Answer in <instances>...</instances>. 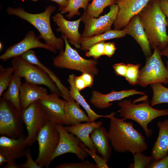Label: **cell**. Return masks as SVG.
<instances>
[{
    "instance_id": "277c9868",
    "label": "cell",
    "mask_w": 168,
    "mask_h": 168,
    "mask_svg": "<svg viewBox=\"0 0 168 168\" xmlns=\"http://www.w3.org/2000/svg\"><path fill=\"white\" fill-rule=\"evenodd\" d=\"M120 108L119 116L124 120L130 119L138 123L142 128L147 138L153 134L152 129L148 128V124L160 116L168 115V109L157 110L152 107L148 100L135 104L131 100H120L118 104Z\"/></svg>"
},
{
    "instance_id": "f546056e",
    "label": "cell",
    "mask_w": 168,
    "mask_h": 168,
    "mask_svg": "<svg viewBox=\"0 0 168 168\" xmlns=\"http://www.w3.org/2000/svg\"><path fill=\"white\" fill-rule=\"evenodd\" d=\"M91 0H68L67 6L60 11L62 14L68 12L66 17L70 19L75 15L79 16L81 14L79 11L82 8L86 11L89 2Z\"/></svg>"
},
{
    "instance_id": "44dd1931",
    "label": "cell",
    "mask_w": 168,
    "mask_h": 168,
    "mask_svg": "<svg viewBox=\"0 0 168 168\" xmlns=\"http://www.w3.org/2000/svg\"><path fill=\"white\" fill-rule=\"evenodd\" d=\"M48 94L46 88L25 82L22 84L20 89L22 110L26 109L34 102L45 97Z\"/></svg>"
},
{
    "instance_id": "ffe728a7",
    "label": "cell",
    "mask_w": 168,
    "mask_h": 168,
    "mask_svg": "<svg viewBox=\"0 0 168 168\" xmlns=\"http://www.w3.org/2000/svg\"><path fill=\"white\" fill-rule=\"evenodd\" d=\"M103 123L102 121H91L68 126L64 128L68 132L75 135L89 149L96 151V148L91 140L90 135L95 128L101 126Z\"/></svg>"
},
{
    "instance_id": "8992f818",
    "label": "cell",
    "mask_w": 168,
    "mask_h": 168,
    "mask_svg": "<svg viewBox=\"0 0 168 168\" xmlns=\"http://www.w3.org/2000/svg\"><path fill=\"white\" fill-rule=\"evenodd\" d=\"M65 43V49L60 51L59 54L53 59V65L59 68H66L86 72L95 76L99 70L96 59H86L80 55L70 45L68 40L62 35Z\"/></svg>"
},
{
    "instance_id": "4dcf8cb0",
    "label": "cell",
    "mask_w": 168,
    "mask_h": 168,
    "mask_svg": "<svg viewBox=\"0 0 168 168\" xmlns=\"http://www.w3.org/2000/svg\"><path fill=\"white\" fill-rule=\"evenodd\" d=\"M116 3L115 0H93L85 12L90 16L97 18L105 8Z\"/></svg>"
},
{
    "instance_id": "5bb4252c",
    "label": "cell",
    "mask_w": 168,
    "mask_h": 168,
    "mask_svg": "<svg viewBox=\"0 0 168 168\" xmlns=\"http://www.w3.org/2000/svg\"><path fill=\"white\" fill-rule=\"evenodd\" d=\"M51 93L38 100L47 119L55 124H65V106L67 101Z\"/></svg>"
},
{
    "instance_id": "4fadbf2b",
    "label": "cell",
    "mask_w": 168,
    "mask_h": 168,
    "mask_svg": "<svg viewBox=\"0 0 168 168\" xmlns=\"http://www.w3.org/2000/svg\"><path fill=\"white\" fill-rule=\"evenodd\" d=\"M33 31H29L25 37L21 41L8 48L4 53L0 56V59L4 62L11 58L21 56L25 53L35 48H42L56 53V50L43 43L40 40Z\"/></svg>"
},
{
    "instance_id": "db71d44e",
    "label": "cell",
    "mask_w": 168,
    "mask_h": 168,
    "mask_svg": "<svg viewBox=\"0 0 168 168\" xmlns=\"http://www.w3.org/2000/svg\"><path fill=\"white\" fill-rule=\"evenodd\" d=\"M167 0L168 1V0Z\"/></svg>"
},
{
    "instance_id": "5b68a950",
    "label": "cell",
    "mask_w": 168,
    "mask_h": 168,
    "mask_svg": "<svg viewBox=\"0 0 168 168\" xmlns=\"http://www.w3.org/2000/svg\"><path fill=\"white\" fill-rule=\"evenodd\" d=\"M11 64L14 69V73L24 78L26 82L36 85H45L51 93L56 94L59 96H62L56 84L40 67L28 62L21 56L13 58Z\"/></svg>"
},
{
    "instance_id": "e575fe53",
    "label": "cell",
    "mask_w": 168,
    "mask_h": 168,
    "mask_svg": "<svg viewBox=\"0 0 168 168\" xmlns=\"http://www.w3.org/2000/svg\"><path fill=\"white\" fill-rule=\"evenodd\" d=\"M105 41H102L92 46L86 51V56L87 57H92L97 59L100 56L104 55Z\"/></svg>"
},
{
    "instance_id": "1f68e13d",
    "label": "cell",
    "mask_w": 168,
    "mask_h": 168,
    "mask_svg": "<svg viewBox=\"0 0 168 168\" xmlns=\"http://www.w3.org/2000/svg\"><path fill=\"white\" fill-rule=\"evenodd\" d=\"M14 72L13 68L10 67L5 68L0 65V96L4 91L8 87Z\"/></svg>"
},
{
    "instance_id": "7dc6e473",
    "label": "cell",
    "mask_w": 168,
    "mask_h": 168,
    "mask_svg": "<svg viewBox=\"0 0 168 168\" xmlns=\"http://www.w3.org/2000/svg\"><path fill=\"white\" fill-rule=\"evenodd\" d=\"M160 53L161 56H164L166 57L168 61V41L165 46L160 49Z\"/></svg>"
},
{
    "instance_id": "7bdbcfd3",
    "label": "cell",
    "mask_w": 168,
    "mask_h": 168,
    "mask_svg": "<svg viewBox=\"0 0 168 168\" xmlns=\"http://www.w3.org/2000/svg\"><path fill=\"white\" fill-rule=\"evenodd\" d=\"M74 81L76 87L80 91L86 87V86L81 76L74 77Z\"/></svg>"
},
{
    "instance_id": "6da1fadb",
    "label": "cell",
    "mask_w": 168,
    "mask_h": 168,
    "mask_svg": "<svg viewBox=\"0 0 168 168\" xmlns=\"http://www.w3.org/2000/svg\"><path fill=\"white\" fill-rule=\"evenodd\" d=\"M116 113H111L108 118L110 119L109 138L114 150L119 153L129 152L133 154L147 150L148 146L142 134L133 127L132 122L116 117Z\"/></svg>"
},
{
    "instance_id": "d6986e66",
    "label": "cell",
    "mask_w": 168,
    "mask_h": 168,
    "mask_svg": "<svg viewBox=\"0 0 168 168\" xmlns=\"http://www.w3.org/2000/svg\"><path fill=\"white\" fill-rule=\"evenodd\" d=\"M123 30L126 35H129L135 40L146 57L152 55L149 43L138 14L132 18Z\"/></svg>"
},
{
    "instance_id": "b9f144b4",
    "label": "cell",
    "mask_w": 168,
    "mask_h": 168,
    "mask_svg": "<svg viewBox=\"0 0 168 168\" xmlns=\"http://www.w3.org/2000/svg\"><path fill=\"white\" fill-rule=\"evenodd\" d=\"M81 76L84 81L87 87H91L93 85L94 76L86 72L82 73Z\"/></svg>"
},
{
    "instance_id": "7c38bea8",
    "label": "cell",
    "mask_w": 168,
    "mask_h": 168,
    "mask_svg": "<svg viewBox=\"0 0 168 168\" xmlns=\"http://www.w3.org/2000/svg\"><path fill=\"white\" fill-rule=\"evenodd\" d=\"M59 134V141L57 147L54 153L52 161L64 154L71 153L75 154L82 161L88 157V154L79 146L81 141L72 134L69 133L63 125L56 124Z\"/></svg>"
},
{
    "instance_id": "60d3db41",
    "label": "cell",
    "mask_w": 168,
    "mask_h": 168,
    "mask_svg": "<svg viewBox=\"0 0 168 168\" xmlns=\"http://www.w3.org/2000/svg\"><path fill=\"white\" fill-rule=\"evenodd\" d=\"M116 49L114 42L105 43L104 48V55L110 57L113 56Z\"/></svg>"
},
{
    "instance_id": "c3c4849f",
    "label": "cell",
    "mask_w": 168,
    "mask_h": 168,
    "mask_svg": "<svg viewBox=\"0 0 168 168\" xmlns=\"http://www.w3.org/2000/svg\"><path fill=\"white\" fill-rule=\"evenodd\" d=\"M7 161L6 157L3 155L0 154V166H2L4 163L7 162Z\"/></svg>"
},
{
    "instance_id": "f907efd6",
    "label": "cell",
    "mask_w": 168,
    "mask_h": 168,
    "mask_svg": "<svg viewBox=\"0 0 168 168\" xmlns=\"http://www.w3.org/2000/svg\"><path fill=\"white\" fill-rule=\"evenodd\" d=\"M166 67L168 69V61H167L166 62ZM168 84V82H167V84Z\"/></svg>"
},
{
    "instance_id": "f35d334b",
    "label": "cell",
    "mask_w": 168,
    "mask_h": 168,
    "mask_svg": "<svg viewBox=\"0 0 168 168\" xmlns=\"http://www.w3.org/2000/svg\"><path fill=\"white\" fill-rule=\"evenodd\" d=\"M147 168H168V153L161 160L149 164Z\"/></svg>"
},
{
    "instance_id": "ee69618b",
    "label": "cell",
    "mask_w": 168,
    "mask_h": 168,
    "mask_svg": "<svg viewBox=\"0 0 168 168\" xmlns=\"http://www.w3.org/2000/svg\"><path fill=\"white\" fill-rule=\"evenodd\" d=\"M160 2L161 11L166 17L167 26H168V1L167 0H160Z\"/></svg>"
},
{
    "instance_id": "ab89813d",
    "label": "cell",
    "mask_w": 168,
    "mask_h": 168,
    "mask_svg": "<svg viewBox=\"0 0 168 168\" xmlns=\"http://www.w3.org/2000/svg\"><path fill=\"white\" fill-rule=\"evenodd\" d=\"M116 74L122 77H125L127 71V64L121 63H115L113 65Z\"/></svg>"
},
{
    "instance_id": "e0dca14e",
    "label": "cell",
    "mask_w": 168,
    "mask_h": 168,
    "mask_svg": "<svg viewBox=\"0 0 168 168\" xmlns=\"http://www.w3.org/2000/svg\"><path fill=\"white\" fill-rule=\"evenodd\" d=\"M52 18L58 26L57 31L61 32L62 35L69 40L68 42L76 48L80 49L81 36L78 29L81 18L76 21H69L59 13H56Z\"/></svg>"
},
{
    "instance_id": "484cf974",
    "label": "cell",
    "mask_w": 168,
    "mask_h": 168,
    "mask_svg": "<svg viewBox=\"0 0 168 168\" xmlns=\"http://www.w3.org/2000/svg\"><path fill=\"white\" fill-rule=\"evenodd\" d=\"M126 34L122 30H110L102 34L81 39V49L87 51L94 44L106 40L124 37Z\"/></svg>"
},
{
    "instance_id": "52a82bcc",
    "label": "cell",
    "mask_w": 168,
    "mask_h": 168,
    "mask_svg": "<svg viewBox=\"0 0 168 168\" xmlns=\"http://www.w3.org/2000/svg\"><path fill=\"white\" fill-rule=\"evenodd\" d=\"M59 138L56 124L48 120L40 131L37 138L39 153L35 161L41 168L49 167L58 144Z\"/></svg>"
},
{
    "instance_id": "f6af8a7d",
    "label": "cell",
    "mask_w": 168,
    "mask_h": 168,
    "mask_svg": "<svg viewBox=\"0 0 168 168\" xmlns=\"http://www.w3.org/2000/svg\"><path fill=\"white\" fill-rule=\"evenodd\" d=\"M4 168H20V165L16 162V159L9 160L7 164L3 166Z\"/></svg>"
},
{
    "instance_id": "7402d4cb",
    "label": "cell",
    "mask_w": 168,
    "mask_h": 168,
    "mask_svg": "<svg viewBox=\"0 0 168 168\" xmlns=\"http://www.w3.org/2000/svg\"><path fill=\"white\" fill-rule=\"evenodd\" d=\"M157 126L158 135L151 152L154 161L161 160L168 153V119L159 121Z\"/></svg>"
},
{
    "instance_id": "8d00e7d4",
    "label": "cell",
    "mask_w": 168,
    "mask_h": 168,
    "mask_svg": "<svg viewBox=\"0 0 168 168\" xmlns=\"http://www.w3.org/2000/svg\"><path fill=\"white\" fill-rule=\"evenodd\" d=\"M55 168H98L96 164L88 161L81 162L64 163L56 166Z\"/></svg>"
},
{
    "instance_id": "83f0119b",
    "label": "cell",
    "mask_w": 168,
    "mask_h": 168,
    "mask_svg": "<svg viewBox=\"0 0 168 168\" xmlns=\"http://www.w3.org/2000/svg\"><path fill=\"white\" fill-rule=\"evenodd\" d=\"M73 74L70 75L68 79V82L70 85L69 93L72 98L81 105L87 113L91 121L95 122L98 118L100 117H108V115H102L98 114L93 111L90 105L87 103L83 96L81 95L75 86Z\"/></svg>"
},
{
    "instance_id": "ac0fdd59",
    "label": "cell",
    "mask_w": 168,
    "mask_h": 168,
    "mask_svg": "<svg viewBox=\"0 0 168 168\" xmlns=\"http://www.w3.org/2000/svg\"><path fill=\"white\" fill-rule=\"evenodd\" d=\"M26 137V136L24 134L16 138L1 135L0 154L4 155L8 161L11 159H16L25 156L27 146L25 143Z\"/></svg>"
},
{
    "instance_id": "d590c367",
    "label": "cell",
    "mask_w": 168,
    "mask_h": 168,
    "mask_svg": "<svg viewBox=\"0 0 168 168\" xmlns=\"http://www.w3.org/2000/svg\"><path fill=\"white\" fill-rule=\"evenodd\" d=\"M79 146L92 157L95 162L98 168H109L106 161L102 156L97 154L96 153V151L91 150L86 147L81 141L80 142Z\"/></svg>"
},
{
    "instance_id": "d6a6232c",
    "label": "cell",
    "mask_w": 168,
    "mask_h": 168,
    "mask_svg": "<svg viewBox=\"0 0 168 168\" xmlns=\"http://www.w3.org/2000/svg\"><path fill=\"white\" fill-rule=\"evenodd\" d=\"M134 163L130 164L129 168H145L150 163L155 161L153 156H147L142 152L133 154Z\"/></svg>"
},
{
    "instance_id": "8fae6325",
    "label": "cell",
    "mask_w": 168,
    "mask_h": 168,
    "mask_svg": "<svg viewBox=\"0 0 168 168\" xmlns=\"http://www.w3.org/2000/svg\"><path fill=\"white\" fill-rule=\"evenodd\" d=\"M119 10L117 4H114L110 6V10L108 13L98 18L90 16L85 11L80 18L84 25L81 37L88 38L99 35L111 30Z\"/></svg>"
},
{
    "instance_id": "4316f807",
    "label": "cell",
    "mask_w": 168,
    "mask_h": 168,
    "mask_svg": "<svg viewBox=\"0 0 168 168\" xmlns=\"http://www.w3.org/2000/svg\"><path fill=\"white\" fill-rule=\"evenodd\" d=\"M22 77L13 73L7 91L2 97L11 103L20 112L22 109L20 100V89Z\"/></svg>"
},
{
    "instance_id": "9a60e30c",
    "label": "cell",
    "mask_w": 168,
    "mask_h": 168,
    "mask_svg": "<svg viewBox=\"0 0 168 168\" xmlns=\"http://www.w3.org/2000/svg\"><path fill=\"white\" fill-rule=\"evenodd\" d=\"M151 0H119L116 4L119 10L114 21V30L124 28L135 16L138 14Z\"/></svg>"
},
{
    "instance_id": "7a4b0ae2",
    "label": "cell",
    "mask_w": 168,
    "mask_h": 168,
    "mask_svg": "<svg viewBox=\"0 0 168 168\" xmlns=\"http://www.w3.org/2000/svg\"><path fill=\"white\" fill-rule=\"evenodd\" d=\"M151 49H163L168 41L166 17L160 0H151L138 14Z\"/></svg>"
},
{
    "instance_id": "bcb514c9",
    "label": "cell",
    "mask_w": 168,
    "mask_h": 168,
    "mask_svg": "<svg viewBox=\"0 0 168 168\" xmlns=\"http://www.w3.org/2000/svg\"><path fill=\"white\" fill-rule=\"evenodd\" d=\"M54 2L59 5V10L60 11L64 9L67 5L68 0H49Z\"/></svg>"
},
{
    "instance_id": "74e56055",
    "label": "cell",
    "mask_w": 168,
    "mask_h": 168,
    "mask_svg": "<svg viewBox=\"0 0 168 168\" xmlns=\"http://www.w3.org/2000/svg\"><path fill=\"white\" fill-rule=\"evenodd\" d=\"M25 156L26 157V161L24 163L20 164V168H41L33 160L29 148L26 149Z\"/></svg>"
},
{
    "instance_id": "30bf717a",
    "label": "cell",
    "mask_w": 168,
    "mask_h": 168,
    "mask_svg": "<svg viewBox=\"0 0 168 168\" xmlns=\"http://www.w3.org/2000/svg\"><path fill=\"white\" fill-rule=\"evenodd\" d=\"M21 114L28 133L25 143L30 146L37 140L40 131L48 120L38 101L22 110Z\"/></svg>"
},
{
    "instance_id": "9c48e42d",
    "label": "cell",
    "mask_w": 168,
    "mask_h": 168,
    "mask_svg": "<svg viewBox=\"0 0 168 168\" xmlns=\"http://www.w3.org/2000/svg\"><path fill=\"white\" fill-rule=\"evenodd\" d=\"M24 122L21 113L9 101L0 99V134L12 138L23 135Z\"/></svg>"
},
{
    "instance_id": "ba28073f",
    "label": "cell",
    "mask_w": 168,
    "mask_h": 168,
    "mask_svg": "<svg viewBox=\"0 0 168 168\" xmlns=\"http://www.w3.org/2000/svg\"><path fill=\"white\" fill-rule=\"evenodd\" d=\"M153 49L152 55L146 57L145 65L140 69L138 84L143 87L155 83L167 84L168 69L162 60L160 49L157 47Z\"/></svg>"
},
{
    "instance_id": "cb8c5ba5",
    "label": "cell",
    "mask_w": 168,
    "mask_h": 168,
    "mask_svg": "<svg viewBox=\"0 0 168 168\" xmlns=\"http://www.w3.org/2000/svg\"><path fill=\"white\" fill-rule=\"evenodd\" d=\"M26 60L33 64L37 65L43 69L56 84L61 91L62 96L67 101L73 100L71 97L69 91L61 82L58 78L49 68L43 64L36 55L34 51L30 50L21 55Z\"/></svg>"
},
{
    "instance_id": "836d02e7",
    "label": "cell",
    "mask_w": 168,
    "mask_h": 168,
    "mask_svg": "<svg viewBox=\"0 0 168 168\" xmlns=\"http://www.w3.org/2000/svg\"><path fill=\"white\" fill-rule=\"evenodd\" d=\"M141 66L140 63L127 64V71L125 77L129 84L133 86L138 84Z\"/></svg>"
},
{
    "instance_id": "d4e9b609",
    "label": "cell",
    "mask_w": 168,
    "mask_h": 168,
    "mask_svg": "<svg viewBox=\"0 0 168 168\" xmlns=\"http://www.w3.org/2000/svg\"><path fill=\"white\" fill-rule=\"evenodd\" d=\"M80 107V105L74 100L67 101L64 108L65 125L71 126L82 122H91L88 116Z\"/></svg>"
},
{
    "instance_id": "f1b7e54d",
    "label": "cell",
    "mask_w": 168,
    "mask_h": 168,
    "mask_svg": "<svg viewBox=\"0 0 168 168\" xmlns=\"http://www.w3.org/2000/svg\"><path fill=\"white\" fill-rule=\"evenodd\" d=\"M153 91V96L150 102L152 106L162 103H168V88L161 83L150 85Z\"/></svg>"
},
{
    "instance_id": "2e32d148",
    "label": "cell",
    "mask_w": 168,
    "mask_h": 168,
    "mask_svg": "<svg viewBox=\"0 0 168 168\" xmlns=\"http://www.w3.org/2000/svg\"><path fill=\"white\" fill-rule=\"evenodd\" d=\"M145 91H138L136 89L116 91L112 90L109 93L103 94L97 90L93 91L90 100V103L96 107L104 109L110 107L114 101L121 100L135 95H145Z\"/></svg>"
},
{
    "instance_id": "f5cc1de1",
    "label": "cell",
    "mask_w": 168,
    "mask_h": 168,
    "mask_svg": "<svg viewBox=\"0 0 168 168\" xmlns=\"http://www.w3.org/2000/svg\"><path fill=\"white\" fill-rule=\"evenodd\" d=\"M115 0L117 2V1H118L119 0Z\"/></svg>"
},
{
    "instance_id": "3957f363",
    "label": "cell",
    "mask_w": 168,
    "mask_h": 168,
    "mask_svg": "<svg viewBox=\"0 0 168 168\" xmlns=\"http://www.w3.org/2000/svg\"><path fill=\"white\" fill-rule=\"evenodd\" d=\"M55 6L49 5L43 12L33 14L26 12L22 7L13 8L9 7L7 12L10 15H14L26 21L33 26L39 31L40 38L43 39L45 44L56 50L63 49L65 43L62 38H57L52 30L50 23V17L55 11Z\"/></svg>"
},
{
    "instance_id": "681fc988",
    "label": "cell",
    "mask_w": 168,
    "mask_h": 168,
    "mask_svg": "<svg viewBox=\"0 0 168 168\" xmlns=\"http://www.w3.org/2000/svg\"><path fill=\"white\" fill-rule=\"evenodd\" d=\"M2 44L1 42L0 43V49L1 51V50H2Z\"/></svg>"
},
{
    "instance_id": "816d5d0a",
    "label": "cell",
    "mask_w": 168,
    "mask_h": 168,
    "mask_svg": "<svg viewBox=\"0 0 168 168\" xmlns=\"http://www.w3.org/2000/svg\"><path fill=\"white\" fill-rule=\"evenodd\" d=\"M32 1H35V2H36V1H38V0H31Z\"/></svg>"
},
{
    "instance_id": "603a6c76",
    "label": "cell",
    "mask_w": 168,
    "mask_h": 168,
    "mask_svg": "<svg viewBox=\"0 0 168 168\" xmlns=\"http://www.w3.org/2000/svg\"><path fill=\"white\" fill-rule=\"evenodd\" d=\"M90 137L98 153L108 162L111 157L112 149L109 143L108 133L105 128L101 125L95 128Z\"/></svg>"
}]
</instances>
